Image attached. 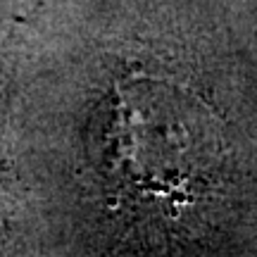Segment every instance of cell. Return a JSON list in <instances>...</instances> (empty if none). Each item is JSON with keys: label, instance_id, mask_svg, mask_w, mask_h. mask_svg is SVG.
<instances>
[{"label": "cell", "instance_id": "6da1fadb", "mask_svg": "<svg viewBox=\"0 0 257 257\" xmlns=\"http://www.w3.org/2000/svg\"><path fill=\"white\" fill-rule=\"evenodd\" d=\"M91 155L121 205L179 217L221 188L229 148L219 117L202 98L138 76L117 83L98 107Z\"/></svg>", "mask_w": 257, "mask_h": 257}]
</instances>
